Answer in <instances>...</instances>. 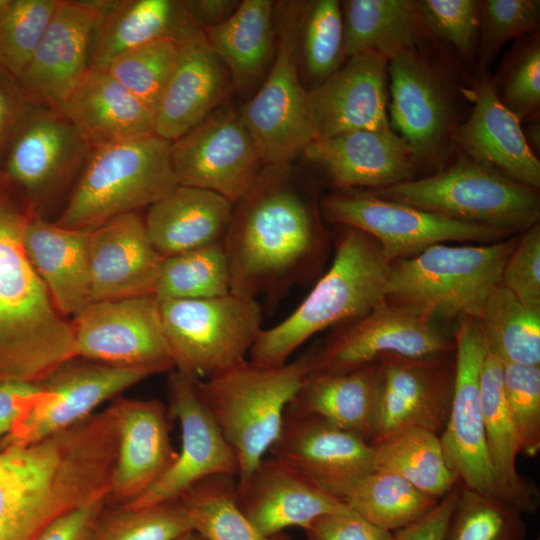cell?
Here are the masks:
<instances>
[{
  "mask_svg": "<svg viewBox=\"0 0 540 540\" xmlns=\"http://www.w3.org/2000/svg\"><path fill=\"white\" fill-rule=\"evenodd\" d=\"M176 185L171 142L156 134L95 148L55 223L91 229L149 207Z\"/></svg>",
  "mask_w": 540,
  "mask_h": 540,
  "instance_id": "52a82bcc",
  "label": "cell"
},
{
  "mask_svg": "<svg viewBox=\"0 0 540 540\" xmlns=\"http://www.w3.org/2000/svg\"><path fill=\"white\" fill-rule=\"evenodd\" d=\"M192 530L180 500L141 508L112 506L102 511L89 540H175Z\"/></svg>",
  "mask_w": 540,
  "mask_h": 540,
  "instance_id": "ee69618b",
  "label": "cell"
},
{
  "mask_svg": "<svg viewBox=\"0 0 540 540\" xmlns=\"http://www.w3.org/2000/svg\"><path fill=\"white\" fill-rule=\"evenodd\" d=\"M517 242L510 238L480 246L437 244L392 261L385 301L431 322L456 317L479 320Z\"/></svg>",
  "mask_w": 540,
  "mask_h": 540,
  "instance_id": "5b68a950",
  "label": "cell"
},
{
  "mask_svg": "<svg viewBox=\"0 0 540 540\" xmlns=\"http://www.w3.org/2000/svg\"><path fill=\"white\" fill-rule=\"evenodd\" d=\"M274 23L277 40L289 49L308 91L345 62L340 1H275Z\"/></svg>",
  "mask_w": 540,
  "mask_h": 540,
  "instance_id": "d6a6232c",
  "label": "cell"
},
{
  "mask_svg": "<svg viewBox=\"0 0 540 540\" xmlns=\"http://www.w3.org/2000/svg\"><path fill=\"white\" fill-rule=\"evenodd\" d=\"M178 50L177 41L161 39L120 54L106 68L155 112L174 71Z\"/></svg>",
  "mask_w": 540,
  "mask_h": 540,
  "instance_id": "7dc6e473",
  "label": "cell"
},
{
  "mask_svg": "<svg viewBox=\"0 0 540 540\" xmlns=\"http://www.w3.org/2000/svg\"><path fill=\"white\" fill-rule=\"evenodd\" d=\"M11 3H12V0H0V19L7 12Z\"/></svg>",
  "mask_w": 540,
  "mask_h": 540,
  "instance_id": "be15d7a7",
  "label": "cell"
},
{
  "mask_svg": "<svg viewBox=\"0 0 540 540\" xmlns=\"http://www.w3.org/2000/svg\"><path fill=\"white\" fill-rule=\"evenodd\" d=\"M521 514L513 505L462 485L444 540H523Z\"/></svg>",
  "mask_w": 540,
  "mask_h": 540,
  "instance_id": "f6af8a7d",
  "label": "cell"
},
{
  "mask_svg": "<svg viewBox=\"0 0 540 540\" xmlns=\"http://www.w3.org/2000/svg\"><path fill=\"white\" fill-rule=\"evenodd\" d=\"M340 4L346 59L365 52L389 58L426 47L434 39L415 0H344Z\"/></svg>",
  "mask_w": 540,
  "mask_h": 540,
  "instance_id": "8d00e7d4",
  "label": "cell"
},
{
  "mask_svg": "<svg viewBox=\"0 0 540 540\" xmlns=\"http://www.w3.org/2000/svg\"><path fill=\"white\" fill-rule=\"evenodd\" d=\"M233 208L214 191L176 185L148 207L144 223L150 242L166 258L223 243Z\"/></svg>",
  "mask_w": 540,
  "mask_h": 540,
  "instance_id": "836d02e7",
  "label": "cell"
},
{
  "mask_svg": "<svg viewBox=\"0 0 540 540\" xmlns=\"http://www.w3.org/2000/svg\"><path fill=\"white\" fill-rule=\"evenodd\" d=\"M463 92L472 109L455 130L453 147L513 181L538 189L540 161L524 138L521 122L499 101L493 76L478 70Z\"/></svg>",
  "mask_w": 540,
  "mask_h": 540,
  "instance_id": "cb8c5ba5",
  "label": "cell"
},
{
  "mask_svg": "<svg viewBox=\"0 0 540 540\" xmlns=\"http://www.w3.org/2000/svg\"><path fill=\"white\" fill-rule=\"evenodd\" d=\"M164 257L150 242L136 212L91 229V302L154 295Z\"/></svg>",
  "mask_w": 540,
  "mask_h": 540,
  "instance_id": "4316f807",
  "label": "cell"
},
{
  "mask_svg": "<svg viewBox=\"0 0 540 540\" xmlns=\"http://www.w3.org/2000/svg\"><path fill=\"white\" fill-rule=\"evenodd\" d=\"M200 380L177 370L168 379V414L178 420L181 447L171 466L128 508H141L179 500L199 481L215 476L238 475V461L207 408Z\"/></svg>",
  "mask_w": 540,
  "mask_h": 540,
  "instance_id": "ac0fdd59",
  "label": "cell"
},
{
  "mask_svg": "<svg viewBox=\"0 0 540 540\" xmlns=\"http://www.w3.org/2000/svg\"><path fill=\"white\" fill-rule=\"evenodd\" d=\"M98 14L89 67H107L120 54L161 39L184 40L202 30L192 0H88Z\"/></svg>",
  "mask_w": 540,
  "mask_h": 540,
  "instance_id": "f546056e",
  "label": "cell"
},
{
  "mask_svg": "<svg viewBox=\"0 0 540 540\" xmlns=\"http://www.w3.org/2000/svg\"><path fill=\"white\" fill-rule=\"evenodd\" d=\"M236 501L246 518L272 536L348 506L273 456L263 458L243 480L236 479Z\"/></svg>",
  "mask_w": 540,
  "mask_h": 540,
  "instance_id": "83f0119b",
  "label": "cell"
},
{
  "mask_svg": "<svg viewBox=\"0 0 540 540\" xmlns=\"http://www.w3.org/2000/svg\"><path fill=\"white\" fill-rule=\"evenodd\" d=\"M175 540H208L205 537H203L201 534L195 532V531H189L180 537H178Z\"/></svg>",
  "mask_w": 540,
  "mask_h": 540,
  "instance_id": "6125c7cd",
  "label": "cell"
},
{
  "mask_svg": "<svg viewBox=\"0 0 540 540\" xmlns=\"http://www.w3.org/2000/svg\"><path fill=\"white\" fill-rule=\"evenodd\" d=\"M230 292L228 260L219 243L164 258L154 295L163 301L213 298Z\"/></svg>",
  "mask_w": 540,
  "mask_h": 540,
  "instance_id": "7bdbcfd3",
  "label": "cell"
},
{
  "mask_svg": "<svg viewBox=\"0 0 540 540\" xmlns=\"http://www.w3.org/2000/svg\"><path fill=\"white\" fill-rule=\"evenodd\" d=\"M269 452L339 499L374 470L373 446L365 439L318 416L287 410Z\"/></svg>",
  "mask_w": 540,
  "mask_h": 540,
  "instance_id": "44dd1931",
  "label": "cell"
},
{
  "mask_svg": "<svg viewBox=\"0 0 540 540\" xmlns=\"http://www.w3.org/2000/svg\"><path fill=\"white\" fill-rule=\"evenodd\" d=\"M539 24V0L480 1V30L476 55L478 70H488L507 41L538 31Z\"/></svg>",
  "mask_w": 540,
  "mask_h": 540,
  "instance_id": "681fc988",
  "label": "cell"
},
{
  "mask_svg": "<svg viewBox=\"0 0 540 540\" xmlns=\"http://www.w3.org/2000/svg\"><path fill=\"white\" fill-rule=\"evenodd\" d=\"M72 326L78 358L174 369L155 295L91 302L73 316Z\"/></svg>",
  "mask_w": 540,
  "mask_h": 540,
  "instance_id": "2e32d148",
  "label": "cell"
},
{
  "mask_svg": "<svg viewBox=\"0 0 540 540\" xmlns=\"http://www.w3.org/2000/svg\"><path fill=\"white\" fill-rule=\"evenodd\" d=\"M341 500L370 523L392 532L424 517L440 499L419 491L398 475L372 470L349 485Z\"/></svg>",
  "mask_w": 540,
  "mask_h": 540,
  "instance_id": "ab89813d",
  "label": "cell"
},
{
  "mask_svg": "<svg viewBox=\"0 0 540 540\" xmlns=\"http://www.w3.org/2000/svg\"><path fill=\"white\" fill-rule=\"evenodd\" d=\"M178 185L214 191L233 204L265 167L240 113L224 103L171 142Z\"/></svg>",
  "mask_w": 540,
  "mask_h": 540,
  "instance_id": "9a60e30c",
  "label": "cell"
},
{
  "mask_svg": "<svg viewBox=\"0 0 540 540\" xmlns=\"http://www.w3.org/2000/svg\"><path fill=\"white\" fill-rule=\"evenodd\" d=\"M481 408L488 457L499 485L521 512L532 505L530 490L516 469L518 436L502 385V363L489 350L480 379Z\"/></svg>",
  "mask_w": 540,
  "mask_h": 540,
  "instance_id": "74e56055",
  "label": "cell"
},
{
  "mask_svg": "<svg viewBox=\"0 0 540 540\" xmlns=\"http://www.w3.org/2000/svg\"><path fill=\"white\" fill-rule=\"evenodd\" d=\"M178 46L174 71L155 111L154 133L170 142L224 104L234 88L227 67L202 30Z\"/></svg>",
  "mask_w": 540,
  "mask_h": 540,
  "instance_id": "f1b7e54d",
  "label": "cell"
},
{
  "mask_svg": "<svg viewBox=\"0 0 540 540\" xmlns=\"http://www.w3.org/2000/svg\"><path fill=\"white\" fill-rule=\"evenodd\" d=\"M499 101L522 123L540 115L539 30L515 40L493 76Z\"/></svg>",
  "mask_w": 540,
  "mask_h": 540,
  "instance_id": "bcb514c9",
  "label": "cell"
},
{
  "mask_svg": "<svg viewBox=\"0 0 540 540\" xmlns=\"http://www.w3.org/2000/svg\"><path fill=\"white\" fill-rule=\"evenodd\" d=\"M455 349L451 407L440 435L444 454L462 485L513 505L498 483L486 447L480 379L488 348L478 320L460 319Z\"/></svg>",
  "mask_w": 540,
  "mask_h": 540,
  "instance_id": "5bb4252c",
  "label": "cell"
},
{
  "mask_svg": "<svg viewBox=\"0 0 540 540\" xmlns=\"http://www.w3.org/2000/svg\"><path fill=\"white\" fill-rule=\"evenodd\" d=\"M372 446L374 470L398 475L429 496L441 499L460 482L430 430L408 428Z\"/></svg>",
  "mask_w": 540,
  "mask_h": 540,
  "instance_id": "f35d334b",
  "label": "cell"
},
{
  "mask_svg": "<svg viewBox=\"0 0 540 540\" xmlns=\"http://www.w3.org/2000/svg\"><path fill=\"white\" fill-rule=\"evenodd\" d=\"M301 156L339 190L395 185L413 179L419 167L411 148L392 128L315 140Z\"/></svg>",
  "mask_w": 540,
  "mask_h": 540,
  "instance_id": "d4e9b609",
  "label": "cell"
},
{
  "mask_svg": "<svg viewBox=\"0 0 540 540\" xmlns=\"http://www.w3.org/2000/svg\"><path fill=\"white\" fill-rule=\"evenodd\" d=\"M239 4L237 0H192L194 15L201 29L222 23Z\"/></svg>",
  "mask_w": 540,
  "mask_h": 540,
  "instance_id": "91938a15",
  "label": "cell"
},
{
  "mask_svg": "<svg viewBox=\"0 0 540 540\" xmlns=\"http://www.w3.org/2000/svg\"><path fill=\"white\" fill-rule=\"evenodd\" d=\"M193 531L208 540H293L284 532L261 533L242 513L236 501V477L205 478L181 497Z\"/></svg>",
  "mask_w": 540,
  "mask_h": 540,
  "instance_id": "b9f144b4",
  "label": "cell"
},
{
  "mask_svg": "<svg viewBox=\"0 0 540 540\" xmlns=\"http://www.w3.org/2000/svg\"><path fill=\"white\" fill-rule=\"evenodd\" d=\"M98 14L87 0H60L32 58L16 78L34 105L59 111L89 68Z\"/></svg>",
  "mask_w": 540,
  "mask_h": 540,
  "instance_id": "7402d4cb",
  "label": "cell"
},
{
  "mask_svg": "<svg viewBox=\"0 0 540 540\" xmlns=\"http://www.w3.org/2000/svg\"><path fill=\"white\" fill-rule=\"evenodd\" d=\"M310 372L308 351L279 367L247 359L199 382L207 408L236 455L237 480L246 478L276 441L285 410Z\"/></svg>",
  "mask_w": 540,
  "mask_h": 540,
  "instance_id": "8992f818",
  "label": "cell"
},
{
  "mask_svg": "<svg viewBox=\"0 0 540 540\" xmlns=\"http://www.w3.org/2000/svg\"><path fill=\"white\" fill-rule=\"evenodd\" d=\"M41 393V383L8 381L0 383V440L12 430L19 416Z\"/></svg>",
  "mask_w": 540,
  "mask_h": 540,
  "instance_id": "680465c9",
  "label": "cell"
},
{
  "mask_svg": "<svg viewBox=\"0 0 540 540\" xmlns=\"http://www.w3.org/2000/svg\"><path fill=\"white\" fill-rule=\"evenodd\" d=\"M32 105L16 78L0 70V166Z\"/></svg>",
  "mask_w": 540,
  "mask_h": 540,
  "instance_id": "9f6ffc18",
  "label": "cell"
},
{
  "mask_svg": "<svg viewBox=\"0 0 540 540\" xmlns=\"http://www.w3.org/2000/svg\"><path fill=\"white\" fill-rule=\"evenodd\" d=\"M32 214L0 171V383H40L76 357L72 322L56 308L23 246Z\"/></svg>",
  "mask_w": 540,
  "mask_h": 540,
  "instance_id": "3957f363",
  "label": "cell"
},
{
  "mask_svg": "<svg viewBox=\"0 0 540 540\" xmlns=\"http://www.w3.org/2000/svg\"><path fill=\"white\" fill-rule=\"evenodd\" d=\"M478 322L489 352L501 363L540 364V308L525 305L500 283Z\"/></svg>",
  "mask_w": 540,
  "mask_h": 540,
  "instance_id": "60d3db41",
  "label": "cell"
},
{
  "mask_svg": "<svg viewBox=\"0 0 540 540\" xmlns=\"http://www.w3.org/2000/svg\"><path fill=\"white\" fill-rule=\"evenodd\" d=\"M502 385L520 452L536 456L540 450V366L502 363Z\"/></svg>",
  "mask_w": 540,
  "mask_h": 540,
  "instance_id": "816d5d0a",
  "label": "cell"
},
{
  "mask_svg": "<svg viewBox=\"0 0 540 540\" xmlns=\"http://www.w3.org/2000/svg\"><path fill=\"white\" fill-rule=\"evenodd\" d=\"M111 409L117 450L107 506H122L143 494L174 462L168 410L156 399L118 398Z\"/></svg>",
  "mask_w": 540,
  "mask_h": 540,
  "instance_id": "484cf974",
  "label": "cell"
},
{
  "mask_svg": "<svg viewBox=\"0 0 540 540\" xmlns=\"http://www.w3.org/2000/svg\"><path fill=\"white\" fill-rule=\"evenodd\" d=\"M321 243L316 209L291 166H265L234 203L223 240L231 293L279 300L308 278Z\"/></svg>",
  "mask_w": 540,
  "mask_h": 540,
  "instance_id": "7a4b0ae2",
  "label": "cell"
},
{
  "mask_svg": "<svg viewBox=\"0 0 540 540\" xmlns=\"http://www.w3.org/2000/svg\"><path fill=\"white\" fill-rule=\"evenodd\" d=\"M264 166L290 167L314 141L308 90L287 46L277 40L272 67L252 98L239 111Z\"/></svg>",
  "mask_w": 540,
  "mask_h": 540,
  "instance_id": "ffe728a7",
  "label": "cell"
},
{
  "mask_svg": "<svg viewBox=\"0 0 540 540\" xmlns=\"http://www.w3.org/2000/svg\"><path fill=\"white\" fill-rule=\"evenodd\" d=\"M521 124L524 138L531 151L538 157L540 152V115Z\"/></svg>",
  "mask_w": 540,
  "mask_h": 540,
  "instance_id": "94428289",
  "label": "cell"
},
{
  "mask_svg": "<svg viewBox=\"0 0 540 540\" xmlns=\"http://www.w3.org/2000/svg\"><path fill=\"white\" fill-rule=\"evenodd\" d=\"M459 483L424 517L395 531L394 540H444L450 517L459 497L461 488Z\"/></svg>",
  "mask_w": 540,
  "mask_h": 540,
  "instance_id": "6f0895ef",
  "label": "cell"
},
{
  "mask_svg": "<svg viewBox=\"0 0 540 540\" xmlns=\"http://www.w3.org/2000/svg\"><path fill=\"white\" fill-rule=\"evenodd\" d=\"M342 325L309 351L312 372L345 373L387 354L426 358L445 355L452 349L433 322L385 300L366 315Z\"/></svg>",
  "mask_w": 540,
  "mask_h": 540,
  "instance_id": "e0dca14e",
  "label": "cell"
},
{
  "mask_svg": "<svg viewBox=\"0 0 540 540\" xmlns=\"http://www.w3.org/2000/svg\"><path fill=\"white\" fill-rule=\"evenodd\" d=\"M91 229L61 227L32 214L23 231L27 257L56 308L66 318L91 303Z\"/></svg>",
  "mask_w": 540,
  "mask_h": 540,
  "instance_id": "1f68e13d",
  "label": "cell"
},
{
  "mask_svg": "<svg viewBox=\"0 0 540 540\" xmlns=\"http://www.w3.org/2000/svg\"><path fill=\"white\" fill-rule=\"evenodd\" d=\"M106 507L107 496L75 507L51 521L33 540H89Z\"/></svg>",
  "mask_w": 540,
  "mask_h": 540,
  "instance_id": "11a10c76",
  "label": "cell"
},
{
  "mask_svg": "<svg viewBox=\"0 0 540 540\" xmlns=\"http://www.w3.org/2000/svg\"><path fill=\"white\" fill-rule=\"evenodd\" d=\"M241 94L257 90L275 59L274 1L243 0L222 23L202 29Z\"/></svg>",
  "mask_w": 540,
  "mask_h": 540,
  "instance_id": "e575fe53",
  "label": "cell"
},
{
  "mask_svg": "<svg viewBox=\"0 0 540 540\" xmlns=\"http://www.w3.org/2000/svg\"><path fill=\"white\" fill-rule=\"evenodd\" d=\"M387 67L388 58L381 53L354 55L308 91L314 141L356 130L391 128L386 112Z\"/></svg>",
  "mask_w": 540,
  "mask_h": 540,
  "instance_id": "603a6c76",
  "label": "cell"
},
{
  "mask_svg": "<svg viewBox=\"0 0 540 540\" xmlns=\"http://www.w3.org/2000/svg\"><path fill=\"white\" fill-rule=\"evenodd\" d=\"M153 367H127L72 358L43 381L41 393L2 440L30 444L66 430L93 414L103 402L147 377Z\"/></svg>",
  "mask_w": 540,
  "mask_h": 540,
  "instance_id": "7c38bea8",
  "label": "cell"
},
{
  "mask_svg": "<svg viewBox=\"0 0 540 540\" xmlns=\"http://www.w3.org/2000/svg\"><path fill=\"white\" fill-rule=\"evenodd\" d=\"M321 211L328 221L372 237L389 262L413 257L446 241L493 243L513 234L384 199L366 189L329 194L321 201Z\"/></svg>",
  "mask_w": 540,
  "mask_h": 540,
  "instance_id": "30bf717a",
  "label": "cell"
},
{
  "mask_svg": "<svg viewBox=\"0 0 540 540\" xmlns=\"http://www.w3.org/2000/svg\"><path fill=\"white\" fill-rule=\"evenodd\" d=\"M59 112L91 150L155 134V112L106 67H89Z\"/></svg>",
  "mask_w": 540,
  "mask_h": 540,
  "instance_id": "4dcf8cb0",
  "label": "cell"
},
{
  "mask_svg": "<svg viewBox=\"0 0 540 540\" xmlns=\"http://www.w3.org/2000/svg\"><path fill=\"white\" fill-rule=\"evenodd\" d=\"M159 302L174 369L200 381L246 361L262 331L259 302L231 292Z\"/></svg>",
  "mask_w": 540,
  "mask_h": 540,
  "instance_id": "9c48e42d",
  "label": "cell"
},
{
  "mask_svg": "<svg viewBox=\"0 0 540 540\" xmlns=\"http://www.w3.org/2000/svg\"><path fill=\"white\" fill-rule=\"evenodd\" d=\"M377 362L380 383L371 445L412 427L440 436L451 407L455 360L452 364L445 355L408 358L387 354Z\"/></svg>",
  "mask_w": 540,
  "mask_h": 540,
  "instance_id": "d6986e66",
  "label": "cell"
},
{
  "mask_svg": "<svg viewBox=\"0 0 540 540\" xmlns=\"http://www.w3.org/2000/svg\"><path fill=\"white\" fill-rule=\"evenodd\" d=\"M60 0H12L0 19V70L17 78L28 65Z\"/></svg>",
  "mask_w": 540,
  "mask_h": 540,
  "instance_id": "c3c4849f",
  "label": "cell"
},
{
  "mask_svg": "<svg viewBox=\"0 0 540 540\" xmlns=\"http://www.w3.org/2000/svg\"><path fill=\"white\" fill-rule=\"evenodd\" d=\"M416 2L432 37L451 46L463 62L476 64L480 1L416 0Z\"/></svg>",
  "mask_w": 540,
  "mask_h": 540,
  "instance_id": "f907efd6",
  "label": "cell"
},
{
  "mask_svg": "<svg viewBox=\"0 0 540 540\" xmlns=\"http://www.w3.org/2000/svg\"><path fill=\"white\" fill-rule=\"evenodd\" d=\"M430 45L388 58L391 122L421 164L443 161L453 147L458 92L450 74L432 58Z\"/></svg>",
  "mask_w": 540,
  "mask_h": 540,
  "instance_id": "8fae6325",
  "label": "cell"
},
{
  "mask_svg": "<svg viewBox=\"0 0 540 540\" xmlns=\"http://www.w3.org/2000/svg\"><path fill=\"white\" fill-rule=\"evenodd\" d=\"M91 149L59 111L32 105L0 166L32 212L48 207L79 176Z\"/></svg>",
  "mask_w": 540,
  "mask_h": 540,
  "instance_id": "4fadbf2b",
  "label": "cell"
},
{
  "mask_svg": "<svg viewBox=\"0 0 540 540\" xmlns=\"http://www.w3.org/2000/svg\"><path fill=\"white\" fill-rule=\"evenodd\" d=\"M116 442L89 417L41 441H0V540H33L51 521L107 496Z\"/></svg>",
  "mask_w": 540,
  "mask_h": 540,
  "instance_id": "6da1fadb",
  "label": "cell"
},
{
  "mask_svg": "<svg viewBox=\"0 0 540 540\" xmlns=\"http://www.w3.org/2000/svg\"><path fill=\"white\" fill-rule=\"evenodd\" d=\"M304 531L307 540H394L392 532L370 523L349 507L316 518Z\"/></svg>",
  "mask_w": 540,
  "mask_h": 540,
  "instance_id": "db71d44e",
  "label": "cell"
},
{
  "mask_svg": "<svg viewBox=\"0 0 540 540\" xmlns=\"http://www.w3.org/2000/svg\"><path fill=\"white\" fill-rule=\"evenodd\" d=\"M379 383L377 361L345 373L311 371L286 410L318 416L371 444Z\"/></svg>",
  "mask_w": 540,
  "mask_h": 540,
  "instance_id": "d590c367",
  "label": "cell"
},
{
  "mask_svg": "<svg viewBox=\"0 0 540 540\" xmlns=\"http://www.w3.org/2000/svg\"><path fill=\"white\" fill-rule=\"evenodd\" d=\"M345 228L329 270L290 315L262 329L250 349V362L282 366L316 333L360 318L385 300L390 262L372 237Z\"/></svg>",
  "mask_w": 540,
  "mask_h": 540,
  "instance_id": "277c9868",
  "label": "cell"
},
{
  "mask_svg": "<svg viewBox=\"0 0 540 540\" xmlns=\"http://www.w3.org/2000/svg\"><path fill=\"white\" fill-rule=\"evenodd\" d=\"M388 200L465 222L514 233L538 223V189L513 181L457 151L436 173L388 187L366 189Z\"/></svg>",
  "mask_w": 540,
  "mask_h": 540,
  "instance_id": "ba28073f",
  "label": "cell"
},
{
  "mask_svg": "<svg viewBox=\"0 0 540 540\" xmlns=\"http://www.w3.org/2000/svg\"><path fill=\"white\" fill-rule=\"evenodd\" d=\"M501 284L525 305L540 308V226L525 230L508 258Z\"/></svg>",
  "mask_w": 540,
  "mask_h": 540,
  "instance_id": "f5cc1de1",
  "label": "cell"
}]
</instances>
